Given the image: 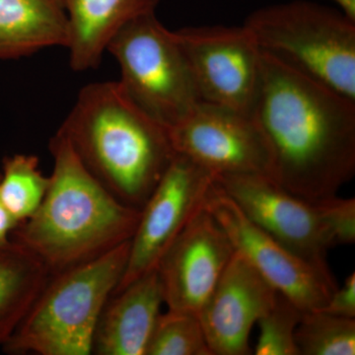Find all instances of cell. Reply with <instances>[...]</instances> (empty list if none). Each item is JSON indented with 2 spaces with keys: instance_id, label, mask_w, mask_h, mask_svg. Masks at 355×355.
<instances>
[{
  "instance_id": "cell-15",
  "label": "cell",
  "mask_w": 355,
  "mask_h": 355,
  "mask_svg": "<svg viewBox=\"0 0 355 355\" xmlns=\"http://www.w3.org/2000/svg\"><path fill=\"white\" fill-rule=\"evenodd\" d=\"M160 0H62L67 16L70 67L97 69L107 46L123 26L155 13Z\"/></svg>"
},
{
  "instance_id": "cell-25",
  "label": "cell",
  "mask_w": 355,
  "mask_h": 355,
  "mask_svg": "<svg viewBox=\"0 0 355 355\" xmlns=\"http://www.w3.org/2000/svg\"><path fill=\"white\" fill-rule=\"evenodd\" d=\"M345 15L355 20V0H331Z\"/></svg>"
},
{
  "instance_id": "cell-19",
  "label": "cell",
  "mask_w": 355,
  "mask_h": 355,
  "mask_svg": "<svg viewBox=\"0 0 355 355\" xmlns=\"http://www.w3.org/2000/svg\"><path fill=\"white\" fill-rule=\"evenodd\" d=\"M295 343L299 355H354L355 319L322 310L303 313Z\"/></svg>"
},
{
  "instance_id": "cell-3",
  "label": "cell",
  "mask_w": 355,
  "mask_h": 355,
  "mask_svg": "<svg viewBox=\"0 0 355 355\" xmlns=\"http://www.w3.org/2000/svg\"><path fill=\"white\" fill-rule=\"evenodd\" d=\"M49 148L53 170L48 191L10 239L53 275L130 241L141 211L114 198L84 167L64 135L57 132Z\"/></svg>"
},
{
  "instance_id": "cell-12",
  "label": "cell",
  "mask_w": 355,
  "mask_h": 355,
  "mask_svg": "<svg viewBox=\"0 0 355 355\" xmlns=\"http://www.w3.org/2000/svg\"><path fill=\"white\" fill-rule=\"evenodd\" d=\"M234 254L227 233L202 205L156 268L168 309L198 316Z\"/></svg>"
},
{
  "instance_id": "cell-9",
  "label": "cell",
  "mask_w": 355,
  "mask_h": 355,
  "mask_svg": "<svg viewBox=\"0 0 355 355\" xmlns=\"http://www.w3.org/2000/svg\"><path fill=\"white\" fill-rule=\"evenodd\" d=\"M169 130L175 153L211 173L272 178V156L252 114L200 101Z\"/></svg>"
},
{
  "instance_id": "cell-10",
  "label": "cell",
  "mask_w": 355,
  "mask_h": 355,
  "mask_svg": "<svg viewBox=\"0 0 355 355\" xmlns=\"http://www.w3.org/2000/svg\"><path fill=\"white\" fill-rule=\"evenodd\" d=\"M214 181L249 220L318 268L330 270L331 245L319 200H304L263 175H222Z\"/></svg>"
},
{
  "instance_id": "cell-11",
  "label": "cell",
  "mask_w": 355,
  "mask_h": 355,
  "mask_svg": "<svg viewBox=\"0 0 355 355\" xmlns=\"http://www.w3.org/2000/svg\"><path fill=\"white\" fill-rule=\"evenodd\" d=\"M214 182L211 173L176 154L140 209L139 224L130 243L127 268L114 293L156 270L163 254L202 209Z\"/></svg>"
},
{
  "instance_id": "cell-18",
  "label": "cell",
  "mask_w": 355,
  "mask_h": 355,
  "mask_svg": "<svg viewBox=\"0 0 355 355\" xmlns=\"http://www.w3.org/2000/svg\"><path fill=\"white\" fill-rule=\"evenodd\" d=\"M49 186L50 176L40 170L37 156L15 154L3 159L0 173V198L19 224L37 211Z\"/></svg>"
},
{
  "instance_id": "cell-7",
  "label": "cell",
  "mask_w": 355,
  "mask_h": 355,
  "mask_svg": "<svg viewBox=\"0 0 355 355\" xmlns=\"http://www.w3.org/2000/svg\"><path fill=\"white\" fill-rule=\"evenodd\" d=\"M203 102L251 114L261 78V51L244 25L175 31Z\"/></svg>"
},
{
  "instance_id": "cell-2",
  "label": "cell",
  "mask_w": 355,
  "mask_h": 355,
  "mask_svg": "<svg viewBox=\"0 0 355 355\" xmlns=\"http://www.w3.org/2000/svg\"><path fill=\"white\" fill-rule=\"evenodd\" d=\"M58 132L114 198L137 209L177 154L168 128L137 107L118 81L81 89Z\"/></svg>"
},
{
  "instance_id": "cell-21",
  "label": "cell",
  "mask_w": 355,
  "mask_h": 355,
  "mask_svg": "<svg viewBox=\"0 0 355 355\" xmlns=\"http://www.w3.org/2000/svg\"><path fill=\"white\" fill-rule=\"evenodd\" d=\"M303 312L279 293L275 304L258 321L260 336L256 355H299L295 331Z\"/></svg>"
},
{
  "instance_id": "cell-6",
  "label": "cell",
  "mask_w": 355,
  "mask_h": 355,
  "mask_svg": "<svg viewBox=\"0 0 355 355\" xmlns=\"http://www.w3.org/2000/svg\"><path fill=\"white\" fill-rule=\"evenodd\" d=\"M125 94L165 128L184 120L202 101L175 31L147 14L128 23L110 41Z\"/></svg>"
},
{
  "instance_id": "cell-4",
  "label": "cell",
  "mask_w": 355,
  "mask_h": 355,
  "mask_svg": "<svg viewBox=\"0 0 355 355\" xmlns=\"http://www.w3.org/2000/svg\"><path fill=\"white\" fill-rule=\"evenodd\" d=\"M130 243L51 275L4 350L10 354H92L102 311L125 275Z\"/></svg>"
},
{
  "instance_id": "cell-5",
  "label": "cell",
  "mask_w": 355,
  "mask_h": 355,
  "mask_svg": "<svg viewBox=\"0 0 355 355\" xmlns=\"http://www.w3.org/2000/svg\"><path fill=\"white\" fill-rule=\"evenodd\" d=\"M261 51L355 100V20L338 8L294 1L244 23Z\"/></svg>"
},
{
  "instance_id": "cell-14",
  "label": "cell",
  "mask_w": 355,
  "mask_h": 355,
  "mask_svg": "<svg viewBox=\"0 0 355 355\" xmlns=\"http://www.w3.org/2000/svg\"><path fill=\"white\" fill-rule=\"evenodd\" d=\"M163 303L156 270L114 292L98 322L92 354L146 355Z\"/></svg>"
},
{
  "instance_id": "cell-20",
  "label": "cell",
  "mask_w": 355,
  "mask_h": 355,
  "mask_svg": "<svg viewBox=\"0 0 355 355\" xmlns=\"http://www.w3.org/2000/svg\"><path fill=\"white\" fill-rule=\"evenodd\" d=\"M146 355H212L200 318L168 309L161 313Z\"/></svg>"
},
{
  "instance_id": "cell-22",
  "label": "cell",
  "mask_w": 355,
  "mask_h": 355,
  "mask_svg": "<svg viewBox=\"0 0 355 355\" xmlns=\"http://www.w3.org/2000/svg\"><path fill=\"white\" fill-rule=\"evenodd\" d=\"M331 248L355 241V200L336 197L319 200Z\"/></svg>"
},
{
  "instance_id": "cell-16",
  "label": "cell",
  "mask_w": 355,
  "mask_h": 355,
  "mask_svg": "<svg viewBox=\"0 0 355 355\" xmlns=\"http://www.w3.org/2000/svg\"><path fill=\"white\" fill-rule=\"evenodd\" d=\"M69 25L62 0H0V60L29 57L67 46Z\"/></svg>"
},
{
  "instance_id": "cell-13",
  "label": "cell",
  "mask_w": 355,
  "mask_h": 355,
  "mask_svg": "<svg viewBox=\"0 0 355 355\" xmlns=\"http://www.w3.org/2000/svg\"><path fill=\"white\" fill-rule=\"evenodd\" d=\"M279 291L235 251L198 314L212 355L251 354L250 335Z\"/></svg>"
},
{
  "instance_id": "cell-8",
  "label": "cell",
  "mask_w": 355,
  "mask_h": 355,
  "mask_svg": "<svg viewBox=\"0 0 355 355\" xmlns=\"http://www.w3.org/2000/svg\"><path fill=\"white\" fill-rule=\"evenodd\" d=\"M209 210L227 233L235 251L282 295L303 313L322 309L333 292L336 280L331 270L318 268L273 239L249 220L234 202L216 184L205 197Z\"/></svg>"
},
{
  "instance_id": "cell-1",
  "label": "cell",
  "mask_w": 355,
  "mask_h": 355,
  "mask_svg": "<svg viewBox=\"0 0 355 355\" xmlns=\"http://www.w3.org/2000/svg\"><path fill=\"white\" fill-rule=\"evenodd\" d=\"M252 116L272 156V178L304 200L338 196L355 173V100L261 51Z\"/></svg>"
},
{
  "instance_id": "cell-23",
  "label": "cell",
  "mask_w": 355,
  "mask_h": 355,
  "mask_svg": "<svg viewBox=\"0 0 355 355\" xmlns=\"http://www.w3.org/2000/svg\"><path fill=\"white\" fill-rule=\"evenodd\" d=\"M335 316L355 319V273H350L342 287H336L322 309Z\"/></svg>"
},
{
  "instance_id": "cell-17",
  "label": "cell",
  "mask_w": 355,
  "mask_h": 355,
  "mask_svg": "<svg viewBox=\"0 0 355 355\" xmlns=\"http://www.w3.org/2000/svg\"><path fill=\"white\" fill-rule=\"evenodd\" d=\"M50 272L19 243H0V345L17 330Z\"/></svg>"
},
{
  "instance_id": "cell-24",
  "label": "cell",
  "mask_w": 355,
  "mask_h": 355,
  "mask_svg": "<svg viewBox=\"0 0 355 355\" xmlns=\"http://www.w3.org/2000/svg\"><path fill=\"white\" fill-rule=\"evenodd\" d=\"M18 225L19 222L11 216L0 198V243L9 241L11 234Z\"/></svg>"
}]
</instances>
